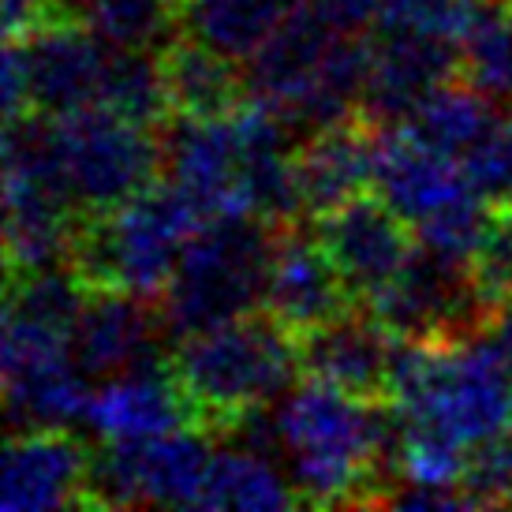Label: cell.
Segmentation results:
<instances>
[{
	"instance_id": "obj_19",
	"label": "cell",
	"mask_w": 512,
	"mask_h": 512,
	"mask_svg": "<svg viewBox=\"0 0 512 512\" xmlns=\"http://www.w3.org/2000/svg\"><path fill=\"white\" fill-rule=\"evenodd\" d=\"M333 38L337 34L326 27V19L303 0L296 12L262 42L255 57L247 60L251 94L266 105H285V101L299 98L314 83Z\"/></svg>"
},
{
	"instance_id": "obj_14",
	"label": "cell",
	"mask_w": 512,
	"mask_h": 512,
	"mask_svg": "<svg viewBox=\"0 0 512 512\" xmlns=\"http://www.w3.org/2000/svg\"><path fill=\"white\" fill-rule=\"evenodd\" d=\"M378 143H382V131L374 128L363 113L337 120V124L299 139L292 169H296L303 221L329 214L341 202L356 199L359 191L374 187Z\"/></svg>"
},
{
	"instance_id": "obj_13",
	"label": "cell",
	"mask_w": 512,
	"mask_h": 512,
	"mask_svg": "<svg viewBox=\"0 0 512 512\" xmlns=\"http://www.w3.org/2000/svg\"><path fill=\"white\" fill-rule=\"evenodd\" d=\"M165 180L195 202L206 221L240 210V128L232 120H187L169 116L161 128Z\"/></svg>"
},
{
	"instance_id": "obj_5",
	"label": "cell",
	"mask_w": 512,
	"mask_h": 512,
	"mask_svg": "<svg viewBox=\"0 0 512 512\" xmlns=\"http://www.w3.org/2000/svg\"><path fill=\"white\" fill-rule=\"evenodd\" d=\"M57 150L60 172L83 214L116 210L165 176L161 135L109 113L105 105L57 120Z\"/></svg>"
},
{
	"instance_id": "obj_11",
	"label": "cell",
	"mask_w": 512,
	"mask_h": 512,
	"mask_svg": "<svg viewBox=\"0 0 512 512\" xmlns=\"http://www.w3.org/2000/svg\"><path fill=\"white\" fill-rule=\"evenodd\" d=\"M296 348L303 378L326 382L367 404H397L393 400V333L367 307H356L296 337Z\"/></svg>"
},
{
	"instance_id": "obj_7",
	"label": "cell",
	"mask_w": 512,
	"mask_h": 512,
	"mask_svg": "<svg viewBox=\"0 0 512 512\" xmlns=\"http://www.w3.org/2000/svg\"><path fill=\"white\" fill-rule=\"evenodd\" d=\"M311 228L359 307L378 296L419 251L415 225L374 187L314 217Z\"/></svg>"
},
{
	"instance_id": "obj_30",
	"label": "cell",
	"mask_w": 512,
	"mask_h": 512,
	"mask_svg": "<svg viewBox=\"0 0 512 512\" xmlns=\"http://www.w3.org/2000/svg\"><path fill=\"white\" fill-rule=\"evenodd\" d=\"M460 169L486 206L512 202V113L498 116V124L475 143V150L460 161Z\"/></svg>"
},
{
	"instance_id": "obj_25",
	"label": "cell",
	"mask_w": 512,
	"mask_h": 512,
	"mask_svg": "<svg viewBox=\"0 0 512 512\" xmlns=\"http://www.w3.org/2000/svg\"><path fill=\"white\" fill-rule=\"evenodd\" d=\"M86 27L109 49H165L180 34V0H90Z\"/></svg>"
},
{
	"instance_id": "obj_31",
	"label": "cell",
	"mask_w": 512,
	"mask_h": 512,
	"mask_svg": "<svg viewBox=\"0 0 512 512\" xmlns=\"http://www.w3.org/2000/svg\"><path fill=\"white\" fill-rule=\"evenodd\" d=\"M326 19L333 34H370L382 12V0H307Z\"/></svg>"
},
{
	"instance_id": "obj_23",
	"label": "cell",
	"mask_w": 512,
	"mask_h": 512,
	"mask_svg": "<svg viewBox=\"0 0 512 512\" xmlns=\"http://www.w3.org/2000/svg\"><path fill=\"white\" fill-rule=\"evenodd\" d=\"M157 53L161 49H109L105 68H101L98 105L139 128H161L172 116V105L165 94V75H161Z\"/></svg>"
},
{
	"instance_id": "obj_12",
	"label": "cell",
	"mask_w": 512,
	"mask_h": 512,
	"mask_svg": "<svg viewBox=\"0 0 512 512\" xmlns=\"http://www.w3.org/2000/svg\"><path fill=\"white\" fill-rule=\"evenodd\" d=\"M449 79H460V42L374 30V68L359 113L378 131L404 128L408 116Z\"/></svg>"
},
{
	"instance_id": "obj_26",
	"label": "cell",
	"mask_w": 512,
	"mask_h": 512,
	"mask_svg": "<svg viewBox=\"0 0 512 512\" xmlns=\"http://www.w3.org/2000/svg\"><path fill=\"white\" fill-rule=\"evenodd\" d=\"M460 490L468 494L471 509H512V423L471 441Z\"/></svg>"
},
{
	"instance_id": "obj_29",
	"label": "cell",
	"mask_w": 512,
	"mask_h": 512,
	"mask_svg": "<svg viewBox=\"0 0 512 512\" xmlns=\"http://www.w3.org/2000/svg\"><path fill=\"white\" fill-rule=\"evenodd\" d=\"M486 206L471 187H464L456 199H449L445 206H438L427 221H419L415 232H419V243L430 247V251H438V255H449V258H460V262H468L471 247L479 240V232L486 225Z\"/></svg>"
},
{
	"instance_id": "obj_18",
	"label": "cell",
	"mask_w": 512,
	"mask_h": 512,
	"mask_svg": "<svg viewBox=\"0 0 512 512\" xmlns=\"http://www.w3.org/2000/svg\"><path fill=\"white\" fill-rule=\"evenodd\" d=\"M135 456V483L143 505L157 509H187L202 505V490L214 468L217 438L195 427L154 434V438H128Z\"/></svg>"
},
{
	"instance_id": "obj_9",
	"label": "cell",
	"mask_w": 512,
	"mask_h": 512,
	"mask_svg": "<svg viewBox=\"0 0 512 512\" xmlns=\"http://www.w3.org/2000/svg\"><path fill=\"white\" fill-rule=\"evenodd\" d=\"M169 348L161 303L120 288H94L72 333V363L94 385L143 367Z\"/></svg>"
},
{
	"instance_id": "obj_16",
	"label": "cell",
	"mask_w": 512,
	"mask_h": 512,
	"mask_svg": "<svg viewBox=\"0 0 512 512\" xmlns=\"http://www.w3.org/2000/svg\"><path fill=\"white\" fill-rule=\"evenodd\" d=\"M157 57H161V75H165L172 116L232 120L255 98L251 79H247V64L214 49V45L176 34Z\"/></svg>"
},
{
	"instance_id": "obj_6",
	"label": "cell",
	"mask_w": 512,
	"mask_h": 512,
	"mask_svg": "<svg viewBox=\"0 0 512 512\" xmlns=\"http://www.w3.org/2000/svg\"><path fill=\"white\" fill-rule=\"evenodd\" d=\"M105 42L86 23H49L27 38H4V120H68L98 105Z\"/></svg>"
},
{
	"instance_id": "obj_28",
	"label": "cell",
	"mask_w": 512,
	"mask_h": 512,
	"mask_svg": "<svg viewBox=\"0 0 512 512\" xmlns=\"http://www.w3.org/2000/svg\"><path fill=\"white\" fill-rule=\"evenodd\" d=\"M479 0H382L374 30H404L460 42Z\"/></svg>"
},
{
	"instance_id": "obj_1",
	"label": "cell",
	"mask_w": 512,
	"mask_h": 512,
	"mask_svg": "<svg viewBox=\"0 0 512 512\" xmlns=\"http://www.w3.org/2000/svg\"><path fill=\"white\" fill-rule=\"evenodd\" d=\"M169 370L191 427L217 441L258 408L277 404L303 378L296 337L266 311L176 341L169 348Z\"/></svg>"
},
{
	"instance_id": "obj_33",
	"label": "cell",
	"mask_w": 512,
	"mask_h": 512,
	"mask_svg": "<svg viewBox=\"0 0 512 512\" xmlns=\"http://www.w3.org/2000/svg\"><path fill=\"white\" fill-rule=\"evenodd\" d=\"M509 4H512V0H509Z\"/></svg>"
},
{
	"instance_id": "obj_2",
	"label": "cell",
	"mask_w": 512,
	"mask_h": 512,
	"mask_svg": "<svg viewBox=\"0 0 512 512\" xmlns=\"http://www.w3.org/2000/svg\"><path fill=\"white\" fill-rule=\"evenodd\" d=\"M277 225L251 210H225L187 240L184 255L161 292V318L169 341H184L262 311L270 281Z\"/></svg>"
},
{
	"instance_id": "obj_20",
	"label": "cell",
	"mask_w": 512,
	"mask_h": 512,
	"mask_svg": "<svg viewBox=\"0 0 512 512\" xmlns=\"http://www.w3.org/2000/svg\"><path fill=\"white\" fill-rule=\"evenodd\" d=\"M299 4L303 0H180V34L247 64Z\"/></svg>"
},
{
	"instance_id": "obj_15",
	"label": "cell",
	"mask_w": 512,
	"mask_h": 512,
	"mask_svg": "<svg viewBox=\"0 0 512 512\" xmlns=\"http://www.w3.org/2000/svg\"><path fill=\"white\" fill-rule=\"evenodd\" d=\"M86 427L98 438H154V434L191 427L187 404L172 382L169 352L94 385Z\"/></svg>"
},
{
	"instance_id": "obj_3",
	"label": "cell",
	"mask_w": 512,
	"mask_h": 512,
	"mask_svg": "<svg viewBox=\"0 0 512 512\" xmlns=\"http://www.w3.org/2000/svg\"><path fill=\"white\" fill-rule=\"evenodd\" d=\"M202 225L206 217L195 210V202L161 176L143 195H135L116 210L83 214L72 236L68 262L90 292L120 288L161 299L187 240Z\"/></svg>"
},
{
	"instance_id": "obj_32",
	"label": "cell",
	"mask_w": 512,
	"mask_h": 512,
	"mask_svg": "<svg viewBox=\"0 0 512 512\" xmlns=\"http://www.w3.org/2000/svg\"><path fill=\"white\" fill-rule=\"evenodd\" d=\"M494 341H498V348L509 356V363H512V299L501 307V314H498V326H494V333H490Z\"/></svg>"
},
{
	"instance_id": "obj_17",
	"label": "cell",
	"mask_w": 512,
	"mask_h": 512,
	"mask_svg": "<svg viewBox=\"0 0 512 512\" xmlns=\"http://www.w3.org/2000/svg\"><path fill=\"white\" fill-rule=\"evenodd\" d=\"M464 187H468V180H464L460 161L434 154L430 146L412 139L404 128L382 131L374 191H382L412 225L427 221L438 206L456 199Z\"/></svg>"
},
{
	"instance_id": "obj_4",
	"label": "cell",
	"mask_w": 512,
	"mask_h": 512,
	"mask_svg": "<svg viewBox=\"0 0 512 512\" xmlns=\"http://www.w3.org/2000/svg\"><path fill=\"white\" fill-rule=\"evenodd\" d=\"M363 307L393 337L427 348H468L494 333L501 314L471 281L468 262L438 255L423 243L408 266Z\"/></svg>"
},
{
	"instance_id": "obj_8",
	"label": "cell",
	"mask_w": 512,
	"mask_h": 512,
	"mask_svg": "<svg viewBox=\"0 0 512 512\" xmlns=\"http://www.w3.org/2000/svg\"><path fill=\"white\" fill-rule=\"evenodd\" d=\"M94 441L72 427L8 430L4 441V512L38 509H86Z\"/></svg>"
},
{
	"instance_id": "obj_22",
	"label": "cell",
	"mask_w": 512,
	"mask_h": 512,
	"mask_svg": "<svg viewBox=\"0 0 512 512\" xmlns=\"http://www.w3.org/2000/svg\"><path fill=\"white\" fill-rule=\"evenodd\" d=\"M460 79L512 113V4L479 0L460 38Z\"/></svg>"
},
{
	"instance_id": "obj_27",
	"label": "cell",
	"mask_w": 512,
	"mask_h": 512,
	"mask_svg": "<svg viewBox=\"0 0 512 512\" xmlns=\"http://www.w3.org/2000/svg\"><path fill=\"white\" fill-rule=\"evenodd\" d=\"M468 273L494 307L512 299V202L486 210V225L468 255Z\"/></svg>"
},
{
	"instance_id": "obj_21",
	"label": "cell",
	"mask_w": 512,
	"mask_h": 512,
	"mask_svg": "<svg viewBox=\"0 0 512 512\" xmlns=\"http://www.w3.org/2000/svg\"><path fill=\"white\" fill-rule=\"evenodd\" d=\"M501 113H505V109H498L494 101L486 98V94H479L471 83L449 79V83H441L438 90L408 116L404 131H408L412 139H419L423 146H430L434 154L464 161L486 131L498 124Z\"/></svg>"
},
{
	"instance_id": "obj_10",
	"label": "cell",
	"mask_w": 512,
	"mask_h": 512,
	"mask_svg": "<svg viewBox=\"0 0 512 512\" xmlns=\"http://www.w3.org/2000/svg\"><path fill=\"white\" fill-rule=\"evenodd\" d=\"M356 307L359 303L341 281L337 266L329 262L311 221H292V225L277 228L262 311L270 314L277 326H285L292 337H303Z\"/></svg>"
},
{
	"instance_id": "obj_24",
	"label": "cell",
	"mask_w": 512,
	"mask_h": 512,
	"mask_svg": "<svg viewBox=\"0 0 512 512\" xmlns=\"http://www.w3.org/2000/svg\"><path fill=\"white\" fill-rule=\"evenodd\" d=\"M299 494L285 468L228 445L214 456L199 509H296Z\"/></svg>"
}]
</instances>
